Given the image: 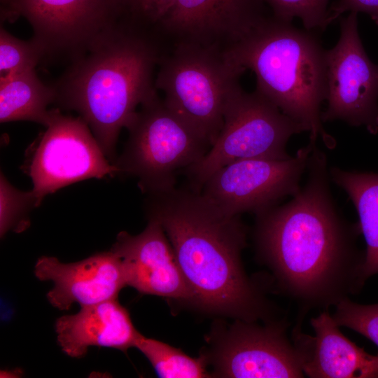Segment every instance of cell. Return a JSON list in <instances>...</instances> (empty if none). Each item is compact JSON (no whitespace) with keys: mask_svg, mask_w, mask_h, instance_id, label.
<instances>
[{"mask_svg":"<svg viewBox=\"0 0 378 378\" xmlns=\"http://www.w3.org/2000/svg\"><path fill=\"white\" fill-rule=\"evenodd\" d=\"M329 169L315 145L304 185L285 204L255 215L258 255L298 305L300 321L310 309H328L358 293L365 281L358 223H348L337 210Z\"/></svg>","mask_w":378,"mask_h":378,"instance_id":"6da1fadb","label":"cell"},{"mask_svg":"<svg viewBox=\"0 0 378 378\" xmlns=\"http://www.w3.org/2000/svg\"><path fill=\"white\" fill-rule=\"evenodd\" d=\"M148 218L163 227L191 290L193 305L248 322L274 319L276 308L244 270L246 229L195 189L148 195Z\"/></svg>","mask_w":378,"mask_h":378,"instance_id":"7a4b0ae2","label":"cell"},{"mask_svg":"<svg viewBox=\"0 0 378 378\" xmlns=\"http://www.w3.org/2000/svg\"><path fill=\"white\" fill-rule=\"evenodd\" d=\"M166 52L118 20L52 85L57 108L76 111L112 163L120 131L157 90L154 72Z\"/></svg>","mask_w":378,"mask_h":378,"instance_id":"3957f363","label":"cell"},{"mask_svg":"<svg viewBox=\"0 0 378 378\" xmlns=\"http://www.w3.org/2000/svg\"><path fill=\"white\" fill-rule=\"evenodd\" d=\"M326 52L314 31L272 15L224 51L234 66L255 74V90L302 125L310 142L320 139L332 148L335 140L325 130L321 111L327 94Z\"/></svg>","mask_w":378,"mask_h":378,"instance_id":"277c9868","label":"cell"},{"mask_svg":"<svg viewBox=\"0 0 378 378\" xmlns=\"http://www.w3.org/2000/svg\"><path fill=\"white\" fill-rule=\"evenodd\" d=\"M126 129L127 140L113 164L118 174L136 178L147 195L176 188L178 172L197 163L211 148L158 90L141 104Z\"/></svg>","mask_w":378,"mask_h":378,"instance_id":"5b68a950","label":"cell"},{"mask_svg":"<svg viewBox=\"0 0 378 378\" xmlns=\"http://www.w3.org/2000/svg\"><path fill=\"white\" fill-rule=\"evenodd\" d=\"M155 87L169 108L211 146L223 125L227 102L244 74L225 57L224 50L181 43L162 57Z\"/></svg>","mask_w":378,"mask_h":378,"instance_id":"8992f818","label":"cell"},{"mask_svg":"<svg viewBox=\"0 0 378 378\" xmlns=\"http://www.w3.org/2000/svg\"><path fill=\"white\" fill-rule=\"evenodd\" d=\"M307 132L256 90L246 92L239 85L230 96L223 127L206 154L186 172L192 188L200 190L218 169L235 161L290 158L286 150L295 134Z\"/></svg>","mask_w":378,"mask_h":378,"instance_id":"52a82bcc","label":"cell"},{"mask_svg":"<svg viewBox=\"0 0 378 378\" xmlns=\"http://www.w3.org/2000/svg\"><path fill=\"white\" fill-rule=\"evenodd\" d=\"M37 206L51 193L85 179L118 174L88 124L54 110L51 122L33 150L27 167Z\"/></svg>","mask_w":378,"mask_h":378,"instance_id":"ba28073f","label":"cell"},{"mask_svg":"<svg viewBox=\"0 0 378 378\" xmlns=\"http://www.w3.org/2000/svg\"><path fill=\"white\" fill-rule=\"evenodd\" d=\"M29 23L44 59L69 64L118 20L114 0H15L1 21Z\"/></svg>","mask_w":378,"mask_h":378,"instance_id":"9c48e42d","label":"cell"},{"mask_svg":"<svg viewBox=\"0 0 378 378\" xmlns=\"http://www.w3.org/2000/svg\"><path fill=\"white\" fill-rule=\"evenodd\" d=\"M315 145L309 141L286 160L253 158L231 162L215 172L200 191L227 215H256L299 191Z\"/></svg>","mask_w":378,"mask_h":378,"instance_id":"30bf717a","label":"cell"},{"mask_svg":"<svg viewBox=\"0 0 378 378\" xmlns=\"http://www.w3.org/2000/svg\"><path fill=\"white\" fill-rule=\"evenodd\" d=\"M327 107L324 122L342 120L378 132V65L368 57L358 29V13L340 19L337 44L326 52Z\"/></svg>","mask_w":378,"mask_h":378,"instance_id":"8fae6325","label":"cell"},{"mask_svg":"<svg viewBox=\"0 0 378 378\" xmlns=\"http://www.w3.org/2000/svg\"><path fill=\"white\" fill-rule=\"evenodd\" d=\"M286 319L262 326L237 320L205 355L211 375L233 378L304 377L300 355L287 335Z\"/></svg>","mask_w":378,"mask_h":378,"instance_id":"7c38bea8","label":"cell"},{"mask_svg":"<svg viewBox=\"0 0 378 378\" xmlns=\"http://www.w3.org/2000/svg\"><path fill=\"white\" fill-rule=\"evenodd\" d=\"M265 0H174L158 29L167 44H196L226 50L267 15Z\"/></svg>","mask_w":378,"mask_h":378,"instance_id":"4fadbf2b","label":"cell"},{"mask_svg":"<svg viewBox=\"0 0 378 378\" xmlns=\"http://www.w3.org/2000/svg\"><path fill=\"white\" fill-rule=\"evenodd\" d=\"M111 250L120 259L127 286L142 294L193 305L191 290L158 220L148 218L138 234L120 232Z\"/></svg>","mask_w":378,"mask_h":378,"instance_id":"5bb4252c","label":"cell"},{"mask_svg":"<svg viewBox=\"0 0 378 378\" xmlns=\"http://www.w3.org/2000/svg\"><path fill=\"white\" fill-rule=\"evenodd\" d=\"M34 274L40 281L53 283L46 297L62 311L69 310L74 303L81 307L117 299L127 286L120 259L111 250L69 263L42 256L36 262Z\"/></svg>","mask_w":378,"mask_h":378,"instance_id":"9a60e30c","label":"cell"},{"mask_svg":"<svg viewBox=\"0 0 378 378\" xmlns=\"http://www.w3.org/2000/svg\"><path fill=\"white\" fill-rule=\"evenodd\" d=\"M314 335L295 326L291 340L304 375L311 378H378V355L366 352L340 330L328 309L310 321Z\"/></svg>","mask_w":378,"mask_h":378,"instance_id":"2e32d148","label":"cell"},{"mask_svg":"<svg viewBox=\"0 0 378 378\" xmlns=\"http://www.w3.org/2000/svg\"><path fill=\"white\" fill-rule=\"evenodd\" d=\"M55 329L62 351L74 358L84 356L91 346L126 351L134 347L141 335L117 299L81 307L75 314L64 315L57 319Z\"/></svg>","mask_w":378,"mask_h":378,"instance_id":"e0dca14e","label":"cell"},{"mask_svg":"<svg viewBox=\"0 0 378 378\" xmlns=\"http://www.w3.org/2000/svg\"><path fill=\"white\" fill-rule=\"evenodd\" d=\"M332 182L344 190L359 217L358 226L366 242L363 277L378 274V174L330 167Z\"/></svg>","mask_w":378,"mask_h":378,"instance_id":"ac0fdd59","label":"cell"},{"mask_svg":"<svg viewBox=\"0 0 378 378\" xmlns=\"http://www.w3.org/2000/svg\"><path fill=\"white\" fill-rule=\"evenodd\" d=\"M55 90L38 78L36 69L0 78L1 123L26 120L46 127L51 122Z\"/></svg>","mask_w":378,"mask_h":378,"instance_id":"d6986e66","label":"cell"},{"mask_svg":"<svg viewBox=\"0 0 378 378\" xmlns=\"http://www.w3.org/2000/svg\"><path fill=\"white\" fill-rule=\"evenodd\" d=\"M134 347L149 360L157 374L162 378H201L211 377L205 356L190 357L180 349L148 338L141 334Z\"/></svg>","mask_w":378,"mask_h":378,"instance_id":"ffe728a7","label":"cell"},{"mask_svg":"<svg viewBox=\"0 0 378 378\" xmlns=\"http://www.w3.org/2000/svg\"><path fill=\"white\" fill-rule=\"evenodd\" d=\"M41 46L32 38L24 41L0 27V78L36 69L44 59Z\"/></svg>","mask_w":378,"mask_h":378,"instance_id":"44dd1931","label":"cell"},{"mask_svg":"<svg viewBox=\"0 0 378 378\" xmlns=\"http://www.w3.org/2000/svg\"><path fill=\"white\" fill-rule=\"evenodd\" d=\"M118 20L159 41L158 27L174 0H114Z\"/></svg>","mask_w":378,"mask_h":378,"instance_id":"7402d4cb","label":"cell"},{"mask_svg":"<svg viewBox=\"0 0 378 378\" xmlns=\"http://www.w3.org/2000/svg\"><path fill=\"white\" fill-rule=\"evenodd\" d=\"M31 191L15 188L1 173L0 178V234L4 237L10 230L21 232L29 225V214L36 207Z\"/></svg>","mask_w":378,"mask_h":378,"instance_id":"603a6c76","label":"cell"},{"mask_svg":"<svg viewBox=\"0 0 378 378\" xmlns=\"http://www.w3.org/2000/svg\"><path fill=\"white\" fill-rule=\"evenodd\" d=\"M330 0H265L275 18L292 22L298 18L309 31H324L329 25Z\"/></svg>","mask_w":378,"mask_h":378,"instance_id":"cb8c5ba5","label":"cell"},{"mask_svg":"<svg viewBox=\"0 0 378 378\" xmlns=\"http://www.w3.org/2000/svg\"><path fill=\"white\" fill-rule=\"evenodd\" d=\"M332 316L338 326L358 332L378 346V304H360L346 298L335 305Z\"/></svg>","mask_w":378,"mask_h":378,"instance_id":"d4e9b609","label":"cell"},{"mask_svg":"<svg viewBox=\"0 0 378 378\" xmlns=\"http://www.w3.org/2000/svg\"><path fill=\"white\" fill-rule=\"evenodd\" d=\"M347 11L367 13L378 25V0H337L329 8V24Z\"/></svg>","mask_w":378,"mask_h":378,"instance_id":"484cf974","label":"cell"},{"mask_svg":"<svg viewBox=\"0 0 378 378\" xmlns=\"http://www.w3.org/2000/svg\"><path fill=\"white\" fill-rule=\"evenodd\" d=\"M15 0H0L1 3V18H2L9 10Z\"/></svg>","mask_w":378,"mask_h":378,"instance_id":"4316f807","label":"cell"}]
</instances>
